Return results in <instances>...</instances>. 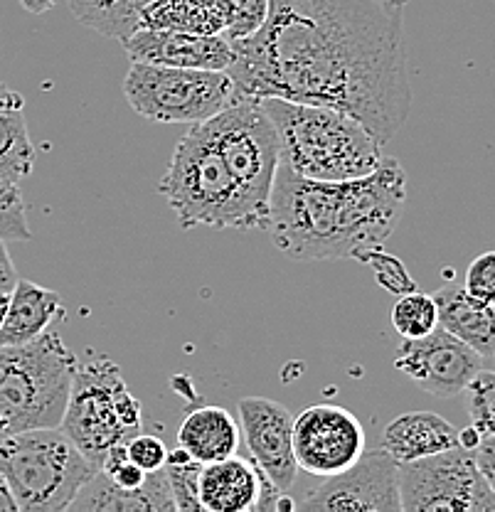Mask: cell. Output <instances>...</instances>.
Listing matches in <instances>:
<instances>
[{
  "label": "cell",
  "mask_w": 495,
  "mask_h": 512,
  "mask_svg": "<svg viewBox=\"0 0 495 512\" xmlns=\"http://www.w3.org/2000/svg\"><path fill=\"white\" fill-rule=\"evenodd\" d=\"M72 512H175L165 466L148 473L141 488L129 490L116 485L101 468L82 485L77 498L69 505Z\"/></svg>",
  "instance_id": "16"
},
{
  "label": "cell",
  "mask_w": 495,
  "mask_h": 512,
  "mask_svg": "<svg viewBox=\"0 0 495 512\" xmlns=\"http://www.w3.org/2000/svg\"><path fill=\"white\" fill-rule=\"evenodd\" d=\"M259 498L257 463L227 456L202 466L200 503L205 512H254Z\"/></svg>",
  "instance_id": "17"
},
{
  "label": "cell",
  "mask_w": 495,
  "mask_h": 512,
  "mask_svg": "<svg viewBox=\"0 0 495 512\" xmlns=\"http://www.w3.org/2000/svg\"><path fill=\"white\" fill-rule=\"evenodd\" d=\"M392 325L402 340L424 338L439 325V308L431 293H422L419 288L402 293L392 308Z\"/></svg>",
  "instance_id": "26"
},
{
  "label": "cell",
  "mask_w": 495,
  "mask_h": 512,
  "mask_svg": "<svg viewBox=\"0 0 495 512\" xmlns=\"http://www.w3.org/2000/svg\"><path fill=\"white\" fill-rule=\"evenodd\" d=\"M67 3L79 23L109 40L124 42L131 32L138 30L141 10L151 0H67Z\"/></svg>",
  "instance_id": "24"
},
{
  "label": "cell",
  "mask_w": 495,
  "mask_h": 512,
  "mask_svg": "<svg viewBox=\"0 0 495 512\" xmlns=\"http://www.w3.org/2000/svg\"><path fill=\"white\" fill-rule=\"evenodd\" d=\"M365 264L372 269L377 284L387 288L390 293H395V296H402V293H409L417 288V281L412 279V274L407 271L404 261L395 254H387L382 247L367 254Z\"/></svg>",
  "instance_id": "29"
},
{
  "label": "cell",
  "mask_w": 495,
  "mask_h": 512,
  "mask_svg": "<svg viewBox=\"0 0 495 512\" xmlns=\"http://www.w3.org/2000/svg\"><path fill=\"white\" fill-rule=\"evenodd\" d=\"M239 424L227 409L205 404L193 409L178 429V444L200 463L222 461L239 448Z\"/></svg>",
  "instance_id": "22"
},
{
  "label": "cell",
  "mask_w": 495,
  "mask_h": 512,
  "mask_svg": "<svg viewBox=\"0 0 495 512\" xmlns=\"http://www.w3.org/2000/svg\"><path fill=\"white\" fill-rule=\"evenodd\" d=\"M262 101L281 143V165L308 180H353L382 163V143L355 116L279 96Z\"/></svg>",
  "instance_id": "3"
},
{
  "label": "cell",
  "mask_w": 495,
  "mask_h": 512,
  "mask_svg": "<svg viewBox=\"0 0 495 512\" xmlns=\"http://www.w3.org/2000/svg\"><path fill=\"white\" fill-rule=\"evenodd\" d=\"M129 106L153 124H202L239 99L230 72L131 62L124 79Z\"/></svg>",
  "instance_id": "9"
},
{
  "label": "cell",
  "mask_w": 495,
  "mask_h": 512,
  "mask_svg": "<svg viewBox=\"0 0 495 512\" xmlns=\"http://www.w3.org/2000/svg\"><path fill=\"white\" fill-rule=\"evenodd\" d=\"M463 392L473 429L481 436H495V370L478 372Z\"/></svg>",
  "instance_id": "28"
},
{
  "label": "cell",
  "mask_w": 495,
  "mask_h": 512,
  "mask_svg": "<svg viewBox=\"0 0 495 512\" xmlns=\"http://www.w3.org/2000/svg\"><path fill=\"white\" fill-rule=\"evenodd\" d=\"M296 508L306 512H402L399 463L385 448L367 451L350 468L323 480Z\"/></svg>",
  "instance_id": "11"
},
{
  "label": "cell",
  "mask_w": 495,
  "mask_h": 512,
  "mask_svg": "<svg viewBox=\"0 0 495 512\" xmlns=\"http://www.w3.org/2000/svg\"><path fill=\"white\" fill-rule=\"evenodd\" d=\"M20 276L18 269H15L13 259L8 254V244L0 237V293H13V288L18 286Z\"/></svg>",
  "instance_id": "34"
},
{
  "label": "cell",
  "mask_w": 495,
  "mask_h": 512,
  "mask_svg": "<svg viewBox=\"0 0 495 512\" xmlns=\"http://www.w3.org/2000/svg\"><path fill=\"white\" fill-rule=\"evenodd\" d=\"M3 436H5V434H3V431H0V439H3Z\"/></svg>",
  "instance_id": "40"
},
{
  "label": "cell",
  "mask_w": 495,
  "mask_h": 512,
  "mask_svg": "<svg viewBox=\"0 0 495 512\" xmlns=\"http://www.w3.org/2000/svg\"><path fill=\"white\" fill-rule=\"evenodd\" d=\"M121 45L131 62L163 64V67L227 72L234 62V47L225 35L138 28Z\"/></svg>",
  "instance_id": "15"
},
{
  "label": "cell",
  "mask_w": 495,
  "mask_h": 512,
  "mask_svg": "<svg viewBox=\"0 0 495 512\" xmlns=\"http://www.w3.org/2000/svg\"><path fill=\"white\" fill-rule=\"evenodd\" d=\"M0 168L28 178L35 168V146L30 141L23 94L0 82Z\"/></svg>",
  "instance_id": "23"
},
{
  "label": "cell",
  "mask_w": 495,
  "mask_h": 512,
  "mask_svg": "<svg viewBox=\"0 0 495 512\" xmlns=\"http://www.w3.org/2000/svg\"><path fill=\"white\" fill-rule=\"evenodd\" d=\"M232 13L230 0H151L141 10L138 28L225 35Z\"/></svg>",
  "instance_id": "21"
},
{
  "label": "cell",
  "mask_w": 495,
  "mask_h": 512,
  "mask_svg": "<svg viewBox=\"0 0 495 512\" xmlns=\"http://www.w3.org/2000/svg\"><path fill=\"white\" fill-rule=\"evenodd\" d=\"M483 436L478 434L476 429H473V426H468V429H459V446H463V448H476L478 446V441H481Z\"/></svg>",
  "instance_id": "37"
},
{
  "label": "cell",
  "mask_w": 495,
  "mask_h": 512,
  "mask_svg": "<svg viewBox=\"0 0 495 512\" xmlns=\"http://www.w3.org/2000/svg\"><path fill=\"white\" fill-rule=\"evenodd\" d=\"M200 126L225 160L252 215L254 229H264L276 170L281 165V143L262 101L254 96H239Z\"/></svg>",
  "instance_id": "8"
},
{
  "label": "cell",
  "mask_w": 495,
  "mask_h": 512,
  "mask_svg": "<svg viewBox=\"0 0 495 512\" xmlns=\"http://www.w3.org/2000/svg\"><path fill=\"white\" fill-rule=\"evenodd\" d=\"M463 288L478 301L495 306V252H486L471 261Z\"/></svg>",
  "instance_id": "32"
},
{
  "label": "cell",
  "mask_w": 495,
  "mask_h": 512,
  "mask_svg": "<svg viewBox=\"0 0 495 512\" xmlns=\"http://www.w3.org/2000/svg\"><path fill=\"white\" fill-rule=\"evenodd\" d=\"M97 466L60 431L30 429L0 439V473L20 512L69 510Z\"/></svg>",
  "instance_id": "6"
},
{
  "label": "cell",
  "mask_w": 495,
  "mask_h": 512,
  "mask_svg": "<svg viewBox=\"0 0 495 512\" xmlns=\"http://www.w3.org/2000/svg\"><path fill=\"white\" fill-rule=\"evenodd\" d=\"M399 498L409 512H491L488 488L471 448L454 446L434 456L399 463Z\"/></svg>",
  "instance_id": "10"
},
{
  "label": "cell",
  "mask_w": 495,
  "mask_h": 512,
  "mask_svg": "<svg viewBox=\"0 0 495 512\" xmlns=\"http://www.w3.org/2000/svg\"><path fill=\"white\" fill-rule=\"evenodd\" d=\"M296 463L313 476H335L365 453V429L338 404H313L294 419Z\"/></svg>",
  "instance_id": "12"
},
{
  "label": "cell",
  "mask_w": 495,
  "mask_h": 512,
  "mask_svg": "<svg viewBox=\"0 0 495 512\" xmlns=\"http://www.w3.org/2000/svg\"><path fill=\"white\" fill-rule=\"evenodd\" d=\"M20 183L23 180L18 175L0 168V237L5 242H30L33 239Z\"/></svg>",
  "instance_id": "27"
},
{
  "label": "cell",
  "mask_w": 495,
  "mask_h": 512,
  "mask_svg": "<svg viewBox=\"0 0 495 512\" xmlns=\"http://www.w3.org/2000/svg\"><path fill=\"white\" fill-rule=\"evenodd\" d=\"M493 360H495V355H493Z\"/></svg>",
  "instance_id": "41"
},
{
  "label": "cell",
  "mask_w": 495,
  "mask_h": 512,
  "mask_svg": "<svg viewBox=\"0 0 495 512\" xmlns=\"http://www.w3.org/2000/svg\"><path fill=\"white\" fill-rule=\"evenodd\" d=\"M439 308V325L471 345L481 357L495 355V306L473 298L459 284H446L431 293Z\"/></svg>",
  "instance_id": "19"
},
{
  "label": "cell",
  "mask_w": 495,
  "mask_h": 512,
  "mask_svg": "<svg viewBox=\"0 0 495 512\" xmlns=\"http://www.w3.org/2000/svg\"><path fill=\"white\" fill-rule=\"evenodd\" d=\"M0 512H20L18 500H15L13 490H10L8 480H5L3 473H0Z\"/></svg>",
  "instance_id": "35"
},
{
  "label": "cell",
  "mask_w": 495,
  "mask_h": 512,
  "mask_svg": "<svg viewBox=\"0 0 495 512\" xmlns=\"http://www.w3.org/2000/svg\"><path fill=\"white\" fill-rule=\"evenodd\" d=\"M239 96H279L355 116L387 141L407 124L412 87L404 8L382 0H269L266 23L232 42Z\"/></svg>",
  "instance_id": "1"
},
{
  "label": "cell",
  "mask_w": 495,
  "mask_h": 512,
  "mask_svg": "<svg viewBox=\"0 0 495 512\" xmlns=\"http://www.w3.org/2000/svg\"><path fill=\"white\" fill-rule=\"evenodd\" d=\"M459 446V429L434 412L399 414L382 431V448L397 463L417 461Z\"/></svg>",
  "instance_id": "18"
},
{
  "label": "cell",
  "mask_w": 495,
  "mask_h": 512,
  "mask_svg": "<svg viewBox=\"0 0 495 512\" xmlns=\"http://www.w3.org/2000/svg\"><path fill=\"white\" fill-rule=\"evenodd\" d=\"M473 456H476V463L481 468L483 478H486L488 488L495 495V436H483L478 446L473 448Z\"/></svg>",
  "instance_id": "33"
},
{
  "label": "cell",
  "mask_w": 495,
  "mask_h": 512,
  "mask_svg": "<svg viewBox=\"0 0 495 512\" xmlns=\"http://www.w3.org/2000/svg\"><path fill=\"white\" fill-rule=\"evenodd\" d=\"M141 402L126 387L121 367L99 355L77 365L60 431L101 468L106 453L141 431Z\"/></svg>",
  "instance_id": "7"
},
{
  "label": "cell",
  "mask_w": 495,
  "mask_h": 512,
  "mask_svg": "<svg viewBox=\"0 0 495 512\" xmlns=\"http://www.w3.org/2000/svg\"><path fill=\"white\" fill-rule=\"evenodd\" d=\"M126 456L138 468H143L146 473H153L158 468H163L165 461H168V446L156 434H143V431H138L136 436H131L126 441Z\"/></svg>",
  "instance_id": "31"
},
{
  "label": "cell",
  "mask_w": 495,
  "mask_h": 512,
  "mask_svg": "<svg viewBox=\"0 0 495 512\" xmlns=\"http://www.w3.org/2000/svg\"><path fill=\"white\" fill-rule=\"evenodd\" d=\"M232 3V23L225 30V37L230 42L252 37L269 15V0H230Z\"/></svg>",
  "instance_id": "30"
},
{
  "label": "cell",
  "mask_w": 495,
  "mask_h": 512,
  "mask_svg": "<svg viewBox=\"0 0 495 512\" xmlns=\"http://www.w3.org/2000/svg\"><path fill=\"white\" fill-rule=\"evenodd\" d=\"M407 205L397 158L353 180H308L279 165L264 232L294 261H363L385 247Z\"/></svg>",
  "instance_id": "2"
},
{
  "label": "cell",
  "mask_w": 495,
  "mask_h": 512,
  "mask_svg": "<svg viewBox=\"0 0 495 512\" xmlns=\"http://www.w3.org/2000/svg\"><path fill=\"white\" fill-rule=\"evenodd\" d=\"M23 10H28L30 15H42L47 10H52L57 5V0H20Z\"/></svg>",
  "instance_id": "36"
},
{
  "label": "cell",
  "mask_w": 495,
  "mask_h": 512,
  "mask_svg": "<svg viewBox=\"0 0 495 512\" xmlns=\"http://www.w3.org/2000/svg\"><path fill=\"white\" fill-rule=\"evenodd\" d=\"M77 365L65 340L47 330L33 343L0 345V431L60 426Z\"/></svg>",
  "instance_id": "4"
},
{
  "label": "cell",
  "mask_w": 495,
  "mask_h": 512,
  "mask_svg": "<svg viewBox=\"0 0 495 512\" xmlns=\"http://www.w3.org/2000/svg\"><path fill=\"white\" fill-rule=\"evenodd\" d=\"M8 303H10V293H0V325H3L5 313H8Z\"/></svg>",
  "instance_id": "38"
},
{
  "label": "cell",
  "mask_w": 495,
  "mask_h": 512,
  "mask_svg": "<svg viewBox=\"0 0 495 512\" xmlns=\"http://www.w3.org/2000/svg\"><path fill=\"white\" fill-rule=\"evenodd\" d=\"M60 318H65L60 293L35 281L20 279L10 293L8 313L0 325V345L33 343Z\"/></svg>",
  "instance_id": "20"
},
{
  "label": "cell",
  "mask_w": 495,
  "mask_h": 512,
  "mask_svg": "<svg viewBox=\"0 0 495 512\" xmlns=\"http://www.w3.org/2000/svg\"><path fill=\"white\" fill-rule=\"evenodd\" d=\"M382 3H390V5H399V8H404L407 3H412V0H382Z\"/></svg>",
  "instance_id": "39"
},
{
  "label": "cell",
  "mask_w": 495,
  "mask_h": 512,
  "mask_svg": "<svg viewBox=\"0 0 495 512\" xmlns=\"http://www.w3.org/2000/svg\"><path fill=\"white\" fill-rule=\"evenodd\" d=\"M205 463L195 461L183 446L168 451L165 476L175 500V512H205L200 503V473Z\"/></svg>",
  "instance_id": "25"
},
{
  "label": "cell",
  "mask_w": 495,
  "mask_h": 512,
  "mask_svg": "<svg viewBox=\"0 0 495 512\" xmlns=\"http://www.w3.org/2000/svg\"><path fill=\"white\" fill-rule=\"evenodd\" d=\"M161 195L180 227L254 229L225 160L200 124L180 138L161 180Z\"/></svg>",
  "instance_id": "5"
},
{
  "label": "cell",
  "mask_w": 495,
  "mask_h": 512,
  "mask_svg": "<svg viewBox=\"0 0 495 512\" xmlns=\"http://www.w3.org/2000/svg\"><path fill=\"white\" fill-rule=\"evenodd\" d=\"M395 367L436 399H451L483 370V357L471 345L436 325L429 335L402 340Z\"/></svg>",
  "instance_id": "13"
},
{
  "label": "cell",
  "mask_w": 495,
  "mask_h": 512,
  "mask_svg": "<svg viewBox=\"0 0 495 512\" xmlns=\"http://www.w3.org/2000/svg\"><path fill=\"white\" fill-rule=\"evenodd\" d=\"M239 431L252 461L289 493L296 483L298 463L294 453V416L276 399L242 397L237 404Z\"/></svg>",
  "instance_id": "14"
}]
</instances>
